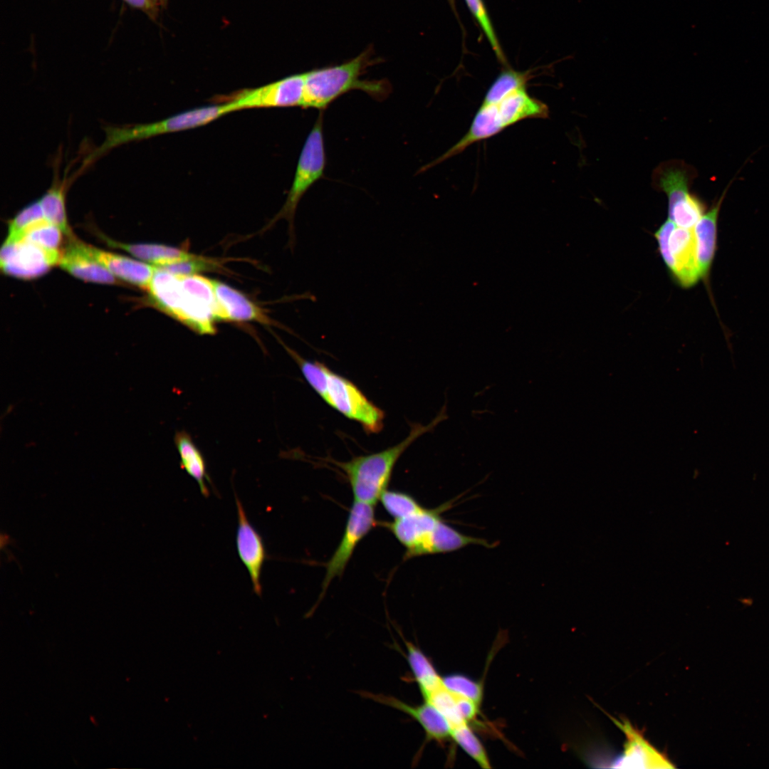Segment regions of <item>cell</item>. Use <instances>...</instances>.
<instances>
[{
	"mask_svg": "<svg viewBox=\"0 0 769 769\" xmlns=\"http://www.w3.org/2000/svg\"><path fill=\"white\" fill-rule=\"evenodd\" d=\"M156 308L201 335L216 332L217 302L213 281L198 274L169 276L153 292Z\"/></svg>",
	"mask_w": 769,
	"mask_h": 769,
	"instance_id": "1",
	"label": "cell"
},
{
	"mask_svg": "<svg viewBox=\"0 0 769 769\" xmlns=\"http://www.w3.org/2000/svg\"><path fill=\"white\" fill-rule=\"evenodd\" d=\"M309 385L331 407L360 424L367 434H377L384 426V413L350 380L320 362L303 358L283 343Z\"/></svg>",
	"mask_w": 769,
	"mask_h": 769,
	"instance_id": "2",
	"label": "cell"
},
{
	"mask_svg": "<svg viewBox=\"0 0 769 769\" xmlns=\"http://www.w3.org/2000/svg\"><path fill=\"white\" fill-rule=\"evenodd\" d=\"M371 63L369 52L366 51L342 64L304 73L302 108L323 111L337 98L355 90H361L376 100H384L392 91L388 80L361 78Z\"/></svg>",
	"mask_w": 769,
	"mask_h": 769,
	"instance_id": "3",
	"label": "cell"
},
{
	"mask_svg": "<svg viewBox=\"0 0 769 769\" xmlns=\"http://www.w3.org/2000/svg\"><path fill=\"white\" fill-rule=\"evenodd\" d=\"M446 406L428 425L415 424L408 436L394 446L368 455L352 457L348 461H333L345 474L354 501L375 506L387 490L394 467L405 450L423 434L431 431L446 419Z\"/></svg>",
	"mask_w": 769,
	"mask_h": 769,
	"instance_id": "4",
	"label": "cell"
},
{
	"mask_svg": "<svg viewBox=\"0 0 769 769\" xmlns=\"http://www.w3.org/2000/svg\"><path fill=\"white\" fill-rule=\"evenodd\" d=\"M548 105L530 96L526 88L519 90L495 103L481 104L466 133L439 158L422 168L424 172L458 155L470 145L491 137L525 119L546 118Z\"/></svg>",
	"mask_w": 769,
	"mask_h": 769,
	"instance_id": "5",
	"label": "cell"
},
{
	"mask_svg": "<svg viewBox=\"0 0 769 769\" xmlns=\"http://www.w3.org/2000/svg\"><path fill=\"white\" fill-rule=\"evenodd\" d=\"M233 112L229 102L196 108L148 123L104 127L103 142L85 159L90 163L103 154L128 142L203 126Z\"/></svg>",
	"mask_w": 769,
	"mask_h": 769,
	"instance_id": "6",
	"label": "cell"
},
{
	"mask_svg": "<svg viewBox=\"0 0 769 769\" xmlns=\"http://www.w3.org/2000/svg\"><path fill=\"white\" fill-rule=\"evenodd\" d=\"M323 125V112L320 111L302 148L286 200L271 222L273 224L281 219L288 221L290 248L295 244L294 218L298 203L305 192L324 175L326 153Z\"/></svg>",
	"mask_w": 769,
	"mask_h": 769,
	"instance_id": "7",
	"label": "cell"
},
{
	"mask_svg": "<svg viewBox=\"0 0 769 769\" xmlns=\"http://www.w3.org/2000/svg\"><path fill=\"white\" fill-rule=\"evenodd\" d=\"M662 259L673 276L684 288L701 279L693 229L677 226L669 219L654 233Z\"/></svg>",
	"mask_w": 769,
	"mask_h": 769,
	"instance_id": "8",
	"label": "cell"
},
{
	"mask_svg": "<svg viewBox=\"0 0 769 769\" xmlns=\"http://www.w3.org/2000/svg\"><path fill=\"white\" fill-rule=\"evenodd\" d=\"M374 506L353 501L341 540L325 565L322 595L335 577L342 575L360 541L379 524L375 518Z\"/></svg>",
	"mask_w": 769,
	"mask_h": 769,
	"instance_id": "9",
	"label": "cell"
},
{
	"mask_svg": "<svg viewBox=\"0 0 769 769\" xmlns=\"http://www.w3.org/2000/svg\"><path fill=\"white\" fill-rule=\"evenodd\" d=\"M61 254L59 250L46 249L23 239L5 240L0 252V266L6 275L30 280L59 264Z\"/></svg>",
	"mask_w": 769,
	"mask_h": 769,
	"instance_id": "10",
	"label": "cell"
},
{
	"mask_svg": "<svg viewBox=\"0 0 769 769\" xmlns=\"http://www.w3.org/2000/svg\"><path fill=\"white\" fill-rule=\"evenodd\" d=\"M304 73L289 75L268 85L233 93L229 102L233 111L260 108L303 107Z\"/></svg>",
	"mask_w": 769,
	"mask_h": 769,
	"instance_id": "11",
	"label": "cell"
},
{
	"mask_svg": "<svg viewBox=\"0 0 769 769\" xmlns=\"http://www.w3.org/2000/svg\"><path fill=\"white\" fill-rule=\"evenodd\" d=\"M694 177L692 168L681 160H669L656 167L652 174L654 189L664 192L668 199L669 218L684 212L699 201L689 192Z\"/></svg>",
	"mask_w": 769,
	"mask_h": 769,
	"instance_id": "12",
	"label": "cell"
},
{
	"mask_svg": "<svg viewBox=\"0 0 769 769\" xmlns=\"http://www.w3.org/2000/svg\"><path fill=\"white\" fill-rule=\"evenodd\" d=\"M450 507V502L435 508L423 507L411 516L380 524L387 528L406 548L404 558H412L417 557L419 549L442 520L441 513Z\"/></svg>",
	"mask_w": 769,
	"mask_h": 769,
	"instance_id": "13",
	"label": "cell"
},
{
	"mask_svg": "<svg viewBox=\"0 0 769 769\" xmlns=\"http://www.w3.org/2000/svg\"><path fill=\"white\" fill-rule=\"evenodd\" d=\"M235 501L238 516L236 535L237 553L249 574L253 592L261 597V575L267 558L265 545L261 535L249 522L244 506L236 495Z\"/></svg>",
	"mask_w": 769,
	"mask_h": 769,
	"instance_id": "14",
	"label": "cell"
},
{
	"mask_svg": "<svg viewBox=\"0 0 769 769\" xmlns=\"http://www.w3.org/2000/svg\"><path fill=\"white\" fill-rule=\"evenodd\" d=\"M626 737L623 753L610 767L625 768H671L674 765L652 746L629 722L614 720Z\"/></svg>",
	"mask_w": 769,
	"mask_h": 769,
	"instance_id": "15",
	"label": "cell"
},
{
	"mask_svg": "<svg viewBox=\"0 0 769 769\" xmlns=\"http://www.w3.org/2000/svg\"><path fill=\"white\" fill-rule=\"evenodd\" d=\"M373 701L402 711L414 718L425 732L428 740L441 742L451 738V726L447 718L432 704L424 701L412 706L390 696L364 692Z\"/></svg>",
	"mask_w": 769,
	"mask_h": 769,
	"instance_id": "16",
	"label": "cell"
},
{
	"mask_svg": "<svg viewBox=\"0 0 769 769\" xmlns=\"http://www.w3.org/2000/svg\"><path fill=\"white\" fill-rule=\"evenodd\" d=\"M58 265L85 281L102 284L116 283V278L88 253L86 244L75 239H71L62 253Z\"/></svg>",
	"mask_w": 769,
	"mask_h": 769,
	"instance_id": "17",
	"label": "cell"
},
{
	"mask_svg": "<svg viewBox=\"0 0 769 769\" xmlns=\"http://www.w3.org/2000/svg\"><path fill=\"white\" fill-rule=\"evenodd\" d=\"M213 283L218 305V320L271 323L263 310L240 291L219 281L214 280Z\"/></svg>",
	"mask_w": 769,
	"mask_h": 769,
	"instance_id": "18",
	"label": "cell"
},
{
	"mask_svg": "<svg viewBox=\"0 0 769 769\" xmlns=\"http://www.w3.org/2000/svg\"><path fill=\"white\" fill-rule=\"evenodd\" d=\"M88 253L115 278L147 289L155 266L86 244Z\"/></svg>",
	"mask_w": 769,
	"mask_h": 769,
	"instance_id": "19",
	"label": "cell"
},
{
	"mask_svg": "<svg viewBox=\"0 0 769 769\" xmlns=\"http://www.w3.org/2000/svg\"><path fill=\"white\" fill-rule=\"evenodd\" d=\"M732 182L725 189L717 203L703 214L694 227L696 241L697 263L701 278L710 269L716 245L717 219L721 204Z\"/></svg>",
	"mask_w": 769,
	"mask_h": 769,
	"instance_id": "20",
	"label": "cell"
},
{
	"mask_svg": "<svg viewBox=\"0 0 769 769\" xmlns=\"http://www.w3.org/2000/svg\"><path fill=\"white\" fill-rule=\"evenodd\" d=\"M106 244L112 247L125 250L132 256L152 263L155 267H162L175 262L191 258L192 254L177 247L159 244H125L113 241L100 235Z\"/></svg>",
	"mask_w": 769,
	"mask_h": 769,
	"instance_id": "21",
	"label": "cell"
},
{
	"mask_svg": "<svg viewBox=\"0 0 769 769\" xmlns=\"http://www.w3.org/2000/svg\"><path fill=\"white\" fill-rule=\"evenodd\" d=\"M469 545L491 547L486 540L463 534L445 523L442 519L422 546L417 556L450 553Z\"/></svg>",
	"mask_w": 769,
	"mask_h": 769,
	"instance_id": "22",
	"label": "cell"
},
{
	"mask_svg": "<svg viewBox=\"0 0 769 769\" xmlns=\"http://www.w3.org/2000/svg\"><path fill=\"white\" fill-rule=\"evenodd\" d=\"M175 444L181 460V466L197 482L201 493L208 497L209 491L206 481H210L205 461L190 436L184 432H177Z\"/></svg>",
	"mask_w": 769,
	"mask_h": 769,
	"instance_id": "23",
	"label": "cell"
},
{
	"mask_svg": "<svg viewBox=\"0 0 769 769\" xmlns=\"http://www.w3.org/2000/svg\"><path fill=\"white\" fill-rule=\"evenodd\" d=\"M407 660L422 695L440 685L441 676L427 655L412 642L405 641Z\"/></svg>",
	"mask_w": 769,
	"mask_h": 769,
	"instance_id": "24",
	"label": "cell"
},
{
	"mask_svg": "<svg viewBox=\"0 0 769 769\" xmlns=\"http://www.w3.org/2000/svg\"><path fill=\"white\" fill-rule=\"evenodd\" d=\"M51 187L38 199L45 218L58 226L64 234L71 236L66 209V183L55 177Z\"/></svg>",
	"mask_w": 769,
	"mask_h": 769,
	"instance_id": "25",
	"label": "cell"
},
{
	"mask_svg": "<svg viewBox=\"0 0 769 769\" xmlns=\"http://www.w3.org/2000/svg\"><path fill=\"white\" fill-rule=\"evenodd\" d=\"M529 79V71L506 69L492 83L486 93L481 104L487 105L498 103L513 93L526 88Z\"/></svg>",
	"mask_w": 769,
	"mask_h": 769,
	"instance_id": "26",
	"label": "cell"
},
{
	"mask_svg": "<svg viewBox=\"0 0 769 769\" xmlns=\"http://www.w3.org/2000/svg\"><path fill=\"white\" fill-rule=\"evenodd\" d=\"M451 738L482 768H491V762L486 750L475 734L470 723H464L452 728Z\"/></svg>",
	"mask_w": 769,
	"mask_h": 769,
	"instance_id": "27",
	"label": "cell"
},
{
	"mask_svg": "<svg viewBox=\"0 0 769 769\" xmlns=\"http://www.w3.org/2000/svg\"><path fill=\"white\" fill-rule=\"evenodd\" d=\"M62 234L63 231L58 226L44 217L28 227L16 240L23 239L46 249L58 250Z\"/></svg>",
	"mask_w": 769,
	"mask_h": 769,
	"instance_id": "28",
	"label": "cell"
},
{
	"mask_svg": "<svg viewBox=\"0 0 769 769\" xmlns=\"http://www.w3.org/2000/svg\"><path fill=\"white\" fill-rule=\"evenodd\" d=\"M380 501L385 511L394 519L407 517L423 508L411 495L397 491H384Z\"/></svg>",
	"mask_w": 769,
	"mask_h": 769,
	"instance_id": "29",
	"label": "cell"
},
{
	"mask_svg": "<svg viewBox=\"0 0 769 769\" xmlns=\"http://www.w3.org/2000/svg\"><path fill=\"white\" fill-rule=\"evenodd\" d=\"M38 199L21 209L9 221L7 241L16 240L30 226L44 218Z\"/></svg>",
	"mask_w": 769,
	"mask_h": 769,
	"instance_id": "30",
	"label": "cell"
},
{
	"mask_svg": "<svg viewBox=\"0 0 769 769\" xmlns=\"http://www.w3.org/2000/svg\"><path fill=\"white\" fill-rule=\"evenodd\" d=\"M443 681L451 692L481 704L483 699V685L461 674H451L443 676Z\"/></svg>",
	"mask_w": 769,
	"mask_h": 769,
	"instance_id": "31",
	"label": "cell"
},
{
	"mask_svg": "<svg viewBox=\"0 0 769 769\" xmlns=\"http://www.w3.org/2000/svg\"><path fill=\"white\" fill-rule=\"evenodd\" d=\"M221 263L216 259L194 254L188 259L157 268L175 275H194L204 271H218L222 268Z\"/></svg>",
	"mask_w": 769,
	"mask_h": 769,
	"instance_id": "32",
	"label": "cell"
},
{
	"mask_svg": "<svg viewBox=\"0 0 769 769\" xmlns=\"http://www.w3.org/2000/svg\"><path fill=\"white\" fill-rule=\"evenodd\" d=\"M465 1L478 22L496 56L501 62L505 63V57L482 0H465Z\"/></svg>",
	"mask_w": 769,
	"mask_h": 769,
	"instance_id": "33",
	"label": "cell"
},
{
	"mask_svg": "<svg viewBox=\"0 0 769 769\" xmlns=\"http://www.w3.org/2000/svg\"><path fill=\"white\" fill-rule=\"evenodd\" d=\"M130 6L142 10L147 14H153L155 6L152 0H123Z\"/></svg>",
	"mask_w": 769,
	"mask_h": 769,
	"instance_id": "34",
	"label": "cell"
}]
</instances>
